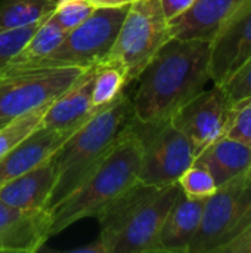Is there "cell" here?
<instances>
[{
    "instance_id": "obj_1",
    "label": "cell",
    "mask_w": 251,
    "mask_h": 253,
    "mask_svg": "<svg viewBox=\"0 0 251 253\" xmlns=\"http://www.w3.org/2000/svg\"><path fill=\"white\" fill-rule=\"evenodd\" d=\"M132 120L161 123L206 89L210 77V42L170 39L138 77Z\"/></svg>"
},
{
    "instance_id": "obj_2",
    "label": "cell",
    "mask_w": 251,
    "mask_h": 253,
    "mask_svg": "<svg viewBox=\"0 0 251 253\" xmlns=\"http://www.w3.org/2000/svg\"><path fill=\"white\" fill-rule=\"evenodd\" d=\"M180 193L179 184L149 185L139 179L96 218L107 253H163V224Z\"/></svg>"
},
{
    "instance_id": "obj_3",
    "label": "cell",
    "mask_w": 251,
    "mask_h": 253,
    "mask_svg": "<svg viewBox=\"0 0 251 253\" xmlns=\"http://www.w3.org/2000/svg\"><path fill=\"white\" fill-rule=\"evenodd\" d=\"M141 162L142 144L129 122L105 159L72 193L47 211L50 237L81 219L96 218L139 179Z\"/></svg>"
},
{
    "instance_id": "obj_4",
    "label": "cell",
    "mask_w": 251,
    "mask_h": 253,
    "mask_svg": "<svg viewBox=\"0 0 251 253\" xmlns=\"http://www.w3.org/2000/svg\"><path fill=\"white\" fill-rule=\"evenodd\" d=\"M133 114L132 96L126 90L107 107L99 108L55 153L56 184L47 211L72 193L105 159Z\"/></svg>"
},
{
    "instance_id": "obj_5",
    "label": "cell",
    "mask_w": 251,
    "mask_h": 253,
    "mask_svg": "<svg viewBox=\"0 0 251 253\" xmlns=\"http://www.w3.org/2000/svg\"><path fill=\"white\" fill-rule=\"evenodd\" d=\"M251 227V169L206 199L201 225L188 253H217Z\"/></svg>"
},
{
    "instance_id": "obj_6",
    "label": "cell",
    "mask_w": 251,
    "mask_h": 253,
    "mask_svg": "<svg viewBox=\"0 0 251 253\" xmlns=\"http://www.w3.org/2000/svg\"><path fill=\"white\" fill-rule=\"evenodd\" d=\"M81 67H16L0 70V127L40 108L67 90Z\"/></svg>"
},
{
    "instance_id": "obj_7",
    "label": "cell",
    "mask_w": 251,
    "mask_h": 253,
    "mask_svg": "<svg viewBox=\"0 0 251 253\" xmlns=\"http://www.w3.org/2000/svg\"><path fill=\"white\" fill-rule=\"evenodd\" d=\"M170 39L169 19L160 0H138L129 6L108 56L126 67L132 83Z\"/></svg>"
},
{
    "instance_id": "obj_8",
    "label": "cell",
    "mask_w": 251,
    "mask_h": 253,
    "mask_svg": "<svg viewBox=\"0 0 251 253\" xmlns=\"http://www.w3.org/2000/svg\"><path fill=\"white\" fill-rule=\"evenodd\" d=\"M142 144L139 181L166 187L178 184L180 175L195 162L197 154L189 139L172 123H138L130 120Z\"/></svg>"
},
{
    "instance_id": "obj_9",
    "label": "cell",
    "mask_w": 251,
    "mask_h": 253,
    "mask_svg": "<svg viewBox=\"0 0 251 253\" xmlns=\"http://www.w3.org/2000/svg\"><path fill=\"white\" fill-rule=\"evenodd\" d=\"M127 10L129 6L96 7L86 21L67 33L64 42L49 56L31 67L87 68L96 64L109 53Z\"/></svg>"
},
{
    "instance_id": "obj_10",
    "label": "cell",
    "mask_w": 251,
    "mask_h": 253,
    "mask_svg": "<svg viewBox=\"0 0 251 253\" xmlns=\"http://www.w3.org/2000/svg\"><path fill=\"white\" fill-rule=\"evenodd\" d=\"M232 107L222 86L213 84L183 104L170 120L189 139L198 156L216 139L225 136Z\"/></svg>"
},
{
    "instance_id": "obj_11",
    "label": "cell",
    "mask_w": 251,
    "mask_h": 253,
    "mask_svg": "<svg viewBox=\"0 0 251 253\" xmlns=\"http://www.w3.org/2000/svg\"><path fill=\"white\" fill-rule=\"evenodd\" d=\"M251 58V0L228 19L210 42V77L222 86Z\"/></svg>"
},
{
    "instance_id": "obj_12",
    "label": "cell",
    "mask_w": 251,
    "mask_h": 253,
    "mask_svg": "<svg viewBox=\"0 0 251 253\" xmlns=\"http://www.w3.org/2000/svg\"><path fill=\"white\" fill-rule=\"evenodd\" d=\"M49 239L47 211H22L0 200V253H36Z\"/></svg>"
},
{
    "instance_id": "obj_13",
    "label": "cell",
    "mask_w": 251,
    "mask_h": 253,
    "mask_svg": "<svg viewBox=\"0 0 251 253\" xmlns=\"http://www.w3.org/2000/svg\"><path fill=\"white\" fill-rule=\"evenodd\" d=\"M78 127L59 129L43 125L38 126L12 151L0 159V185L53 157Z\"/></svg>"
},
{
    "instance_id": "obj_14",
    "label": "cell",
    "mask_w": 251,
    "mask_h": 253,
    "mask_svg": "<svg viewBox=\"0 0 251 253\" xmlns=\"http://www.w3.org/2000/svg\"><path fill=\"white\" fill-rule=\"evenodd\" d=\"M246 0H194L179 16L169 21L170 36L180 40L212 42Z\"/></svg>"
},
{
    "instance_id": "obj_15",
    "label": "cell",
    "mask_w": 251,
    "mask_h": 253,
    "mask_svg": "<svg viewBox=\"0 0 251 253\" xmlns=\"http://www.w3.org/2000/svg\"><path fill=\"white\" fill-rule=\"evenodd\" d=\"M56 184L53 157L0 185V200L22 211H47Z\"/></svg>"
},
{
    "instance_id": "obj_16",
    "label": "cell",
    "mask_w": 251,
    "mask_h": 253,
    "mask_svg": "<svg viewBox=\"0 0 251 253\" xmlns=\"http://www.w3.org/2000/svg\"><path fill=\"white\" fill-rule=\"evenodd\" d=\"M95 64L87 67L81 76L46 108L41 125L59 129L78 127L84 125L99 108L92 104V83Z\"/></svg>"
},
{
    "instance_id": "obj_17",
    "label": "cell",
    "mask_w": 251,
    "mask_h": 253,
    "mask_svg": "<svg viewBox=\"0 0 251 253\" xmlns=\"http://www.w3.org/2000/svg\"><path fill=\"white\" fill-rule=\"evenodd\" d=\"M206 200L186 197L182 190L172 206L160 234L163 253H188L201 225Z\"/></svg>"
},
{
    "instance_id": "obj_18",
    "label": "cell",
    "mask_w": 251,
    "mask_h": 253,
    "mask_svg": "<svg viewBox=\"0 0 251 253\" xmlns=\"http://www.w3.org/2000/svg\"><path fill=\"white\" fill-rule=\"evenodd\" d=\"M194 163L206 168L217 187L251 169V148L228 136H222L203 150Z\"/></svg>"
},
{
    "instance_id": "obj_19",
    "label": "cell",
    "mask_w": 251,
    "mask_h": 253,
    "mask_svg": "<svg viewBox=\"0 0 251 253\" xmlns=\"http://www.w3.org/2000/svg\"><path fill=\"white\" fill-rule=\"evenodd\" d=\"M130 84L126 67L112 56H105L95 64L92 83V104L102 108L115 101Z\"/></svg>"
},
{
    "instance_id": "obj_20",
    "label": "cell",
    "mask_w": 251,
    "mask_h": 253,
    "mask_svg": "<svg viewBox=\"0 0 251 253\" xmlns=\"http://www.w3.org/2000/svg\"><path fill=\"white\" fill-rule=\"evenodd\" d=\"M67 33L68 31L62 28L52 18V15L47 16L41 22V25L37 28V31L34 33L31 40L27 43V46L0 70L16 68V67H31L37 64L38 61L49 56L64 42Z\"/></svg>"
},
{
    "instance_id": "obj_21",
    "label": "cell",
    "mask_w": 251,
    "mask_h": 253,
    "mask_svg": "<svg viewBox=\"0 0 251 253\" xmlns=\"http://www.w3.org/2000/svg\"><path fill=\"white\" fill-rule=\"evenodd\" d=\"M58 0H0V31L43 21Z\"/></svg>"
},
{
    "instance_id": "obj_22",
    "label": "cell",
    "mask_w": 251,
    "mask_h": 253,
    "mask_svg": "<svg viewBox=\"0 0 251 253\" xmlns=\"http://www.w3.org/2000/svg\"><path fill=\"white\" fill-rule=\"evenodd\" d=\"M50 104V102H49ZM36 108L24 116H19L0 127V159L12 151L21 141H24L33 130L41 126V120L47 105Z\"/></svg>"
},
{
    "instance_id": "obj_23",
    "label": "cell",
    "mask_w": 251,
    "mask_h": 253,
    "mask_svg": "<svg viewBox=\"0 0 251 253\" xmlns=\"http://www.w3.org/2000/svg\"><path fill=\"white\" fill-rule=\"evenodd\" d=\"M182 193L194 200H206L217 190L212 173L198 163H192L178 179Z\"/></svg>"
},
{
    "instance_id": "obj_24",
    "label": "cell",
    "mask_w": 251,
    "mask_h": 253,
    "mask_svg": "<svg viewBox=\"0 0 251 253\" xmlns=\"http://www.w3.org/2000/svg\"><path fill=\"white\" fill-rule=\"evenodd\" d=\"M43 21L0 31V68H3L12 58H15L27 46V43L31 40V37L34 36V33L37 31Z\"/></svg>"
},
{
    "instance_id": "obj_25",
    "label": "cell",
    "mask_w": 251,
    "mask_h": 253,
    "mask_svg": "<svg viewBox=\"0 0 251 253\" xmlns=\"http://www.w3.org/2000/svg\"><path fill=\"white\" fill-rule=\"evenodd\" d=\"M96 7L89 0H58L52 18L67 31L86 21Z\"/></svg>"
},
{
    "instance_id": "obj_26",
    "label": "cell",
    "mask_w": 251,
    "mask_h": 253,
    "mask_svg": "<svg viewBox=\"0 0 251 253\" xmlns=\"http://www.w3.org/2000/svg\"><path fill=\"white\" fill-rule=\"evenodd\" d=\"M225 136L251 148V98L234 104L231 123Z\"/></svg>"
},
{
    "instance_id": "obj_27",
    "label": "cell",
    "mask_w": 251,
    "mask_h": 253,
    "mask_svg": "<svg viewBox=\"0 0 251 253\" xmlns=\"http://www.w3.org/2000/svg\"><path fill=\"white\" fill-rule=\"evenodd\" d=\"M222 89L228 95L232 105L251 98V58L229 80L222 84Z\"/></svg>"
},
{
    "instance_id": "obj_28",
    "label": "cell",
    "mask_w": 251,
    "mask_h": 253,
    "mask_svg": "<svg viewBox=\"0 0 251 253\" xmlns=\"http://www.w3.org/2000/svg\"><path fill=\"white\" fill-rule=\"evenodd\" d=\"M217 253H251V227L231 243L225 245Z\"/></svg>"
},
{
    "instance_id": "obj_29",
    "label": "cell",
    "mask_w": 251,
    "mask_h": 253,
    "mask_svg": "<svg viewBox=\"0 0 251 253\" xmlns=\"http://www.w3.org/2000/svg\"><path fill=\"white\" fill-rule=\"evenodd\" d=\"M160 3L166 18L172 21L180 13H183L194 3V0H160Z\"/></svg>"
},
{
    "instance_id": "obj_30",
    "label": "cell",
    "mask_w": 251,
    "mask_h": 253,
    "mask_svg": "<svg viewBox=\"0 0 251 253\" xmlns=\"http://www.w3.org/2000/svg\"><path fill=\"white\" fill-rule=\"evenodd\" d=\"M70 253H107L105 252V248L102 245V242L98 239L96 242H92L86 246H78V248H74V249H70Z\"/></svg>"
},
{
    "instance_id": "obj_31",
    "label": "cell",
    "mask_w": 251,
    "mask_h": 253,
    "mask_svg": "<svg viewBox=\"0 0 251 253\" xmlns=\"http://www.w3.org/2000/svg\"><path fill=\"white\" fill-rule=\"evenodd\" d=\"M95 7H121L130 6L138 0H89Z\"/></svg>"
}]
</instances>
